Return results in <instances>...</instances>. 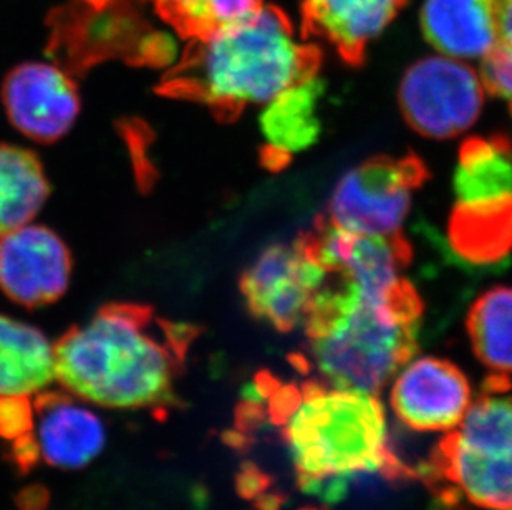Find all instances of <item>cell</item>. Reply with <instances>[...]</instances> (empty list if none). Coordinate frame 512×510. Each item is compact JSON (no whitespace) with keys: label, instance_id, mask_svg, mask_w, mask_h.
<instances>
[{"label":"cell","instance_id":"6da1fadb","mask_svg":"<svg viewBox=\"0 0 512 510\" xmlns=\"http://www.w3.org/2000/svg\"><path fill=\"white\" fill-rule=\"evenodd\" d=\"M269 400L302 491L339 501L357 476H413L390 451L387 416L377 395L310 381L274 385Z\"/></svg>","mask_w":512,"mask_h":510},{"label":"cell","instance_id":"7a4b0ae2","mask_svg":"<svg viewBox=\"0 0 512 510\" xmlns=\"http://www.w3.org/2000/svg\"><path fill=\"white\" fill-rule=\"evenodd\" d=\"M178 347L140 310L102 308L55 343L57 381L90 405L165 408L174 401Z\"/></svg>","mask_w":512,"mask_h":510},{"label":"cell","instance_id":"3957f363","mask_svg":"<svg viewBox=\"0 0 512 510\" xmlns=\"http://www.w3.org/2000/svg\"><path fill=\"white\" fill-rule=\"evenodd\" d=\"M420 323L410 285L363 294L329 277L304 323L310 361L325 385L377 395L415 357Z\"/></svg>","mask_w":512,"mask_h":510},{"label":"cell","instance_id":"277c9868","mask_svg":"<svg viewBox=\"0 0 512 510\" xmlns=\"http://www.w3.org/2000/svg\"><path fill=\"white\" fill-rule=\"evenodd\" d=\"M317 67L315 47L297 37L282 10L264 5L198 40L186 82L208 105L242 110L266 105Z\"/></svg>","mask_w":512,"mask_h":510},{"label":"cell","instance_id":"5b68a950","mask_svg":"<svg viewBox=\"0 0 512 510\" xmlns=\"http://www.w3.org/2000/svg\"><path fill=\"white\" fill-rule=\"evenodd\" d=\"M504 376L488 388L455 429L441 439L425 467L445 501L479 510H512V396Z\"/></svg>","mask_w":512,"mask_h":510},{"label":"cell","instance_id":"8992f818","mask_svg":"<svg viewBox=\"0 0 512 510\" xmlns=\"http://www.w3.org/2000/svg\"><path fill=\"white\" fill-rule=\"evenodd\" d=\"M486 93L479 70L438 53L421 58L406 70L398 102L406 123L416 133L446 140L476 123Z\"/></svg>","mask_w":512,"mask_h":510},{"label":"cell","instance_id":"52a82bcc","mask_svg":"<svg viewBox=\"0 0 512 510\" xmlns=\"http://www.w3.org/2000/svg\"><path fill=\"white\" fill-rule=\"evenodd\" d=\"M415 158H377L350 169L330 199L335 226L368 236H398L425 178Z\"/></svg>","mask_w":512,"mask_h":510},{"label":"cell","instance_id":"ba28073f","mask_svg":"<svg viewBox=\"0 0 512 510\" xmlns=\"http://www.w3.org/2000/svg\"><path fill=\"white\" fill-rule=\"evenodd\" d=\"M327 279V270L304 237L262 252L242 277L241 289L254 317L279 332H290L304 325Z\"/></svg>","mask_w":512,"mask_h":510},{"label":"cell","instance_id":"9c48e42d","mask_svg":"<svg viewBox=\"0 0 512 510\" xmlns=\"http://www.w3.org/2000/svg\"><path fill=\"white\" fill-rule=\"evenodd\" d=\"M9 125L35 143H54L72 131L82 100L77 83L57 63L35 60L10 70L0 88Z\"/></svg>","mask_w":512,"mask_h":510},{"label":"cell","instance_id":"30bf717a","mask_svg":"<svg viewBox=\"0 0 512 510\" xmlns=\"http://www.w3.org/2000/svg\"><path fill=\"white\" fill-rule=\"evenodd\" d=\"M72 254L50 227L32 221L0 236V294L12 304L39 308L67 294Z\"/></svg>","mask_w":512,"mask_h":510},{"label":"cell","instance_id":"8fae6325","mask_svg":"<svg viewBox=\"0 0 512 510\" xmlns=\"http://www.w3.org/2000/svg\"><path fill=\"white\" fill-rule=\"evenodd\" d=\"M305 241L329 277L358 292L393 294L408 285V247L398 236L358 234L329 221Z\"/></svg>","mask_w":512,"mask_h":510},{"label":"cell","instance_id":"7c38bea8","mask_svg":"<svg viewBox=\"0 0 512 510\" xmlns=\"http://www.w3.org/2000/svg\"><path fill=\"white\" fill-rule=\"evenodd\" d=\"M471 405V386L451 361L411 358L392 386V408L408 428L423 433L455 429Z\"/></svg>","mask_w":512,"mask_h":510},{"label":"cell","instance_id":"4fadbf2b","mask_svg":"<svg viewBox=\"0 0 512 510\" xmlns=\"http://www.w3.org/2000/svg\"><path fill=\"white\" fill-rule=\"evenodd\" d=\"M37 459L60 469H80L95 461L107 443V429L87 401L65 393L35 396L30 433Z\"/></svg>","mask_w":512,"mask_h":510},{"label":"cell","instance_id":"5bb4252c","mask_svg":"<svg viewBox=\"0 0 512 510\" xmlns=\"http://www.w3.org/2000/svg\"><path fill=\"white\" fill-rule=\"evenodd\" d=\"M406 0H304L305 34L332 45L358 62L368 45L392 24Z\"/></svg>","mask_w":512,"mask_h":510},{"label":"cell","instance_id":"9a60e30c","mask_svg":"<svg viewBox=\"0 0 512 510\" xmlns=\"http://www.w3.org/2000/svg\"><path fill=\"white\" fill-rule=\"evenodd\" d=\"M324 93V82L315 73L262 105L259 126L267 161L277 166L319 141L322 135L320 103Z\"/></svg>","mask_w":512,"mask_h":510},{"label":"cell","instance_id":"2e32d148","mask_svg":"<svg viewBox=\"0 0 512 510\" xmlns=\"http://www.w3.org/2000/svg\"><path fill=\"white\" fill-rule=\"evenodd\" d=\"M421 29L440 55L468 63L483 60L499 42L493 0H426Z\"/></svg>","mask_w":512,"mask_h":510},{"label":"cell","instance_id":"e0dca14e","mask_svg":"<svg viewBox=\"0 0 512 510\" xmlns=\"http://www.w3.org/2000/svg\"><path fill=\"white\" fill-rule=\"evenodd\" d=\"M55 381V343L34 323L0 312V396L35 398Z\"/></svg>","mask_w":512,"mask_h":510},{"label":"cell","instance_id":"ac0fdd59","mask_svg":"<svg viewBox=\"0 0 512 510\" xmlns=\"http://www.w3.org/2000/svg\"><path fill=\"white\" fill-rule=\"evenodd\" d=\"M456 206L512 201V148L501 138H473L459 151L453 176Z\"/></svg>","mask_w":512,"mask_h":510},{"label":"cell","instance_id":"d6986e66","mask_svg":"<svg viewBox=\"0 0 512 510\" xmlns=\"http://www.w3.org/2000/svg\"><path fill=\"white\" fill-rule=\"evenodd\" d=\"M49 196L39 156L24 146L0 143V236L37 221Z\"/></svg>","mask_w":512,"mask_h":510},{"label":"cell","instance_id":"ffe728a7","mask_svg":"<svg viewBox=\"0 0 512 510\" xmlns=\"http://www.w3.org/2000/svg\"><path fill=\"white\" fill-rule=\"evenodd\" d=\"M451 244L471 262H494L512 249V201L493 206H456Z\"/></svg>","mask_w":512,"mask_h":510},{"label":"cell","instance_id":"44dd1931","mask_svg":"<svg viewBox=\"0 0 512 510\" xmlns=\"http://www.w3.org/2000/svg\"><path fill=\"white\" fill-rule=\"evenodd\" d=\"M474 353L496 375H512V287L481 295L468 315Z\"/></svg>","mask_w":512,"mask_h":510},{"label":"cell","instance_id":"7402d4cb","mask_svg":"<svg viewBox=\"0 0 512 510\" xmlns=\"http://www.w3.org/2000/svg\"><path fill=\"white\" fill-rule=\"evenodd\" d=\"M179 34L204 39L264 7V0H151Z\"/></svg>","mask_w":512,"mask_h":510},{"label":"cell","instance_id":"603a6c76","mask_svg":"<svg viewBox=\"0 0 512 510\" xmlns=\"http://www.w3.org/2000/svg\"><path fill=\"white\" fill-rule=\"evenodd\" d=\"M498 20L499 42L481 60V78L486 92L501 98L512 110V0H493Z\"/></svg>","mask_w":512,"mask_h":510},{"label":"cell","instance_id":"cb8c5ba5","mask_svg":"<svg viewBox=\"0 0 512 510\" xmlns=\"http://www.w3.org/2000/svg\"><path fill=\"white\" fill-rule=\"evenodd\" d=\"M27 396H0V438L19 441L34 428V403Z\"/></svg>","mask_w":512,"mask_h":510}]
</instances>
